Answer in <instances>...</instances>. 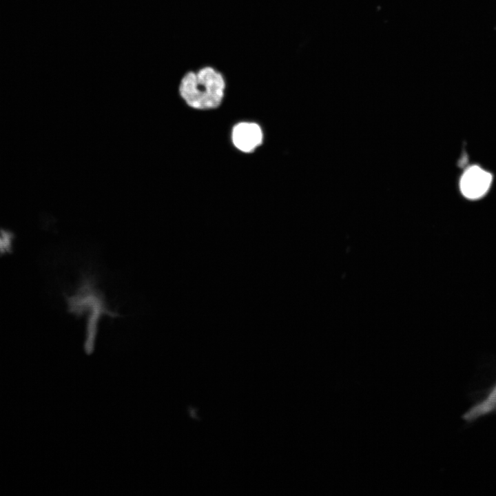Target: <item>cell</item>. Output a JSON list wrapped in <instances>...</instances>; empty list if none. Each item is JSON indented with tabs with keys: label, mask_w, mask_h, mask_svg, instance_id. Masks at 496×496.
Wrapping results in <instances>:
<instances>
[{
	"label": "cell",
	"mask_w": 496,
	"mask_h": 496,
	"mask_svg": "<svg viewBox=\"0 0 496 496\" xmlns=\"http://www.w3.org/2000/svg\"><path fill=\"white\" fill-rule=\"evenodd\" d=\"M225 80L214 67L204 66L182 77L178 92L189 107L198 110L218 107L224 96Z\"/></svg>",
	"instance_id": "cell-1"
},
{
	"label": "cell",
	"mask_w": 496,
	"mask_h": 496,
	"mask_svg": "<svg viewBox=\"0 0 496 496\" xmlns=\"http://www.w3.org/2000/svg\"><path fill=\"white\" fill-rule=\"evenodd\" d=\"M69 311L76 316L88 311L86 349H92L96 328L101 316H115L107 307L104 298L90 277H85L76 293L67 299Z\"/></svg>",
	"instance_id": "cell-2"
},
{
	"label": "cell",
	"mask_w": 496,
	"mask_h": 496,
	"mask_svg": "<svg viewBox=\"0 0 496 496\" xmlns=\"http://www.w3.org/2000/svg\"><path fill=\"white\" fill-rule=\"evenodd\" d=\"M493 181L491 174L478 165H472L462 174L459 189L470 200L482 198L488 192Z\"/></svg>",
	"instance_id": "cell-3"
},
{
	"label": "cell",
	"mask_w": 496,
	"mask_h": 496,
	"mask_svg": "<svg viewBox=\"0 0 496 496\" xmlns=\"http://www.w3.org/2000/svg\"><path fill=\"white\" fill-rule=\"evenodd\" d=\"M262 141V130L256 123H240L233 128L232 141L240 151L251 152L261 144Z\"/></svg>",
	"instance_id": "cell-4"
},
{
	"label": "cell",
	"mask_w": 496,
	"mask_h": 496,
	"mask_svg": "<svg viewBox=\"0 0 496 496\" xmlns=\"http://www.w3.org/2000/svg\"><path fill=\"white\" fill-rule=\"evenodd\" d=\"M496 413V379L481 393L463 417L468 422Z\"/></svg>",
	"instance_id": "cell-5"
},
{
	"label": "cell",
	"mask_w": 496,
	"mask_h": 496,
	"mask_svg": "<svg viewBox=\"0 0 496 496\" xmlns=\"http://www.w3.org/2000/svg\"><path fill=\"white\" fill-rule=\"evenodd\" d=\"M13 237L8 231L0 232V254L9 252L12 247Z\"/></svg>",
	"instance_id": "cell-6"
}]
</instances>
